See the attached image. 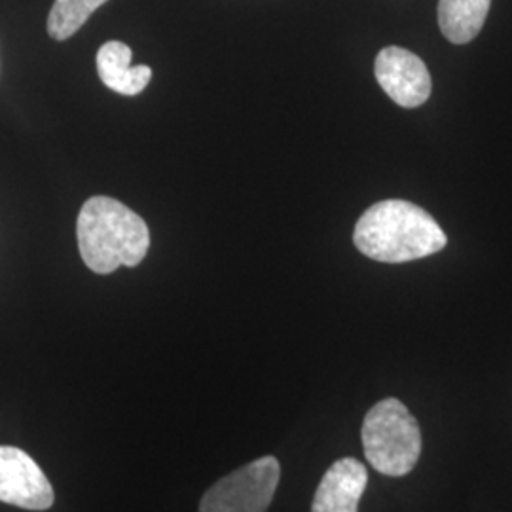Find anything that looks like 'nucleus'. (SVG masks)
Instances as JSON below:
<instances>
[{
	"label": "nucleus",
	"instance_id": "9d476101",
	"mask_svg": "<svg viewBox=\"0 0 512 512\" xmlns=\"http://www.w3.org/2000/svg\"><path fill=\"white\" fill-rule=\"evenodd\" d=\"M109 0H55L48 16V33L55 40H67Z\"/></svg>",
	"mask_w": 512,
	"mask_h": 512
},
{
	"label": "nucleus",
	"instance_id": "1a4fd4ad",
	"mask_svg": "<svg viewBox=\"0 0 512 512\" xmlns=\"http://www.w3.org/2000/svg\"><path fill=\"white\" fill-rule=\"evenodd\" d=\"M492 0H440L439 25L452 44H467L482 31Z\"/></svg>",
	"mask_w": 512,
	"mask_h": 512
},
{
	"label": "nucleus",
	"instance_id": "39448f33",
	"mask_svg": "<svg viewBox=\"0 0 512 512\" xmlns=\"http://www.w3.org/2000/svg\"><path fill=\"white\" fill-rule=\"evenodd\" d=\"M54 488L37 461L27 452L0 446V501L27 511H46L54 505Z\"/></svg>",
	"mask_w": 512,
	"mask_h": 512
},
{
	"label": "nucleus",
	"instance_id": "f257e3e1",
	"mask_svg": "<svg viewBox=\"0 0 512 512\" xmlns=\"http://www.w3.org/2000/svg\"><path fill=\"white\" fill-rule=\"evenodd\" d=\"M353 241L372 260L401 264L439 253L446 247L448 238L437 220L420 205L385 200L374 203L357 220Z\"/></svg>",
	"mask_w": 512,
	"mask_h": 512
},
{
	"label": "nucleus",
	"instance_id": "423d86ee",
	"mask_svg": "<svg viewBox=\"0 0 512 512\" xmlns=\"http://www.w3.org/2000/svg\"><path fill=\"white\" fill-rule=\"evenodd\" d=\"M374 74L382 90L404 109L420 107L431 95L433 82L425 63L399 46H389L378 54Z\"/></svg>",
	"mask_w": 512,
	"mask_h": 512
},
{
	"label": "nucleus",
	"instance_id": "f03ea898",
	"mask_svg": "<svg viewBox=\"0 0 512 512\" xmlns=\"http://www.w3.org/2000/svg\"><path fill=\"white\" fill-rule=\"evenodd\" d=\"M76 234L80 256L95 274H112L120 266L135 268L150 247L147 222L107 196H95L82 205Z\"/></svg>",
	"mask_w": 512,
	"mask_h": 512
},
{
	"label": "nucleus",
	"instance_id": "6e6552de",
	"mask_svg": "<svg viewBox=\"0 0 512 512\" xmlns=\"http://www.w3.org/2000/svg\"><path fill=\"white\" fill-rule=\"evenodd\" d=\"M131 48L120 40H110L97 52V73L101 82L120 95H139L147 90L152 69L147 65H131Z\"/></svg>",
	"mask_w": 512,
	"mask_h": 512
},
{
	"label": "nucleus",
	"instance_id": "7ed1b4c3",
	"mask_svg": "<svg viewBox=\"0 0 512 512\" xmlns=\"http://www.w3.org/2000/svg\"><path fill=\"white\" fill-rule=\"evenodd\" d=\"M363 446L368 463L385 476L408 475L421 456L418 420L399 399L374 404L363 421Z\"/></svg>",
	"mask_w": 512,
	"mask_h": 512
},
{
	"label": "nucleus",
	"instance_id": "0eeeda50",
	"mask_svg": "<svg viewBox=\"0 0 512 512\" xmlns=\"http://www.w3.org/2000/svg\"><path fill=\"white\" fill-rule=\"evenodd\" d=\"M368 473L355 458L338 459L323 476L311 512H359V501L365 494Z\"/></svg>",
	"mask_w": 512,
	"mask_h": 512
},
{
	"label": "nucleus",
	"instance_id": "20e7f679",
	"mask_svg": "<svg viewBox=\"0 0 512 512\" xmlns=\"http://www.w3.org/2000/svg\"><path fill=\"white\" fill-rule=\"evenodd\" d=\"M281 478L274 456L253 463L215 482L200 503V512H266Z\"/></svg>",
	"mask_w": 512,
	"mask_h": 512
}]
</instances>
